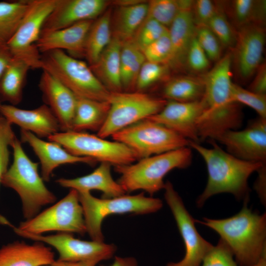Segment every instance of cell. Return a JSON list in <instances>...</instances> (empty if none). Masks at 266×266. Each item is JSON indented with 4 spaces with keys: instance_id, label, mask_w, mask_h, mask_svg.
I'll return each instance as SVG.
<instances>
[{
    "instance_id": "1",
    "label": "cell",
    "mask_w": 266,
    "mask_h": 266,
    "mask_svg": "<svg viewBox=\"0 0 266 266\" xmlns=\"http://www.w3.org/2000/svg\"><path fill=\"white\" fill-rule=\"evenodd\" d=\"M210 142L212 147L209 148L189 141V147L203 159L208 173L207 182L197 200V206L202 207L207 199L220 193H230L237 200L248 202L249 177L266 164L239 159L222 149L215 141Z\"/></svg>"
},
{
    "instance_id": "2",
    "label": "cell",
    "mask_w": 266,
    "mask_h": 266,
    "mask_svg": "<svg viewBox=\"0 0 266 266\" xmlns=\"http://www.w3.org/2000/svg\"><path fill=\"white\" fill-rule=\"evenodd\" d=\"M248 202L236 214L223 219L203 218L198 222L219 234L238 266H251L266 255V215L253 212Z\"/></svg>"
},
{
    "instance_id": "3",
    "label": "cell",
    "mask_w": 266,
    "mask_h": 266,
    "mask_svg": "<svg viewBox=\"0 0 266 266\" xmlns=\"http://www.w3.org/2000/svg\"><path fill=\"white\" fill-rule=\"evenodd\" d=\"M11 148L13 162L2 176L1 184L19 195L23 217L28 220L39 213L42 207L54 203L57 198L45 186L38 172V164L28 157L16 137Z\"/></svg>"
},
{
    "instance_id": "4",
    "label": "cell",
    "mask_w": 266,
    "mask_h": 266,
    "mask_svg": "<svg viewBox=\"0 0 266 266\" xmlns=\"http://www.w3.org/2000/svg\"><path fill=\"white\" fill-rule=\"evenodd\" d=\"M192 161L190 147H184L115 167L120 174L118 182L125 192L144 191L152 196L164 189L165 176L175 168H186Z\"/></svg>"
},
{
    "instance_id": "5",
    "label": "cell",
    "mask_w": 266,
    "mask_h": 266,
    "mask_svg": "<svg viewBox=\"0 0 266 266\" xmlns=\"http://www.w3.org/2000/svg\"><path fill=\"white\" fill-rule=\"evenodd\" d=\"M41 69L71 91L76 96L107 101L110 92L98 79L90 66L62 50L41 54Z\"/></svg>"
},
{
    "instance_id": "6",
    "label": "cell",
    "mask_w": 266,
    "mask_h": 266,
    "mask_svg": "<svg viewBox=\"0 0 266 266\" xmlns=\"http://www.w3.org/2000/svg\"><path fill=\"white\" fill-rule=\"evenodd\" d=\"M83 211L87 233L92 240L103 241L101 226L105 218L114 214H146L155 212L163 206L158 198L147 197L144 193L124 195L110 199H99L90 192L78 193Z\"/></svg>"
},
{
    "instance_id": "7",
    "label": "cell",
    "mask_w": 266,
    "mask_h": 266,
    "mask_svg": "<svg viewBox=\"0 0 266 266\" xmlns=\"http://www.w3.org/2000/svg\"><path fill=\"white\" fill-rule=\"evenodd\" d=\"M232 54L231 50L215 65L200 75L204 92L201 100L204 109L200 119L209 125L224 124L230 120L236 110L231 100Z\"/></svg>"
},
{
    "instance_id": "8",
    "label": "cell",
    "mask_w": 266,
    "mask_h": 266,
    "mask_svg": "<svg viewBox=\"0 0 266 266\" xmlns=\"http://www.w3.org/2000/svg\"><path fill=\"white\" fill-rule=\"evenodd\" d=\"M109 109L105 121L97 135L106 138L159 112L166 100L142 92H110Z\"/></svg>"
},
{
    "instance_id": "9",
    "label": "cell",
    "mask_w": 266,
    "mask_h": 266,
    "mask_svg": "<svg viewBox=\"0 0 266 266\" xmlns=\"http://www.w3.org/2000/svg\"><path fill=\"white\" fill-rule=\"evenodd\" d=\"M113 140L129 147L137 160L189 146V141L164 125L147 118L116 133Z\"/></svg>"
},
{
    "instance_id": "10",
    "label": "cell",
    "mask_w": 266,
    "mask_h": 266,
    "mask_svg": "<svg viewBox=\"0 0 266 266\" xmlns=\"http://www.w3.org/2000/svg\"><path fill=\"white\" fill-rule=\"evenodd\" d=\"M47 139L59 143L73 155L91 158L115 167L129 165L137 160L134 153L124 144L85 132H60Z\"/></svg>"
},
{
    "instance_id": "11",
    "label": "cell",
    "mask_w": 266,
    "mask_h": 266,
    "mask_svg": "<svg viewBox=\"0 0 266 266\" xmlns=\"http://www.w3.org/2000/svg\"><path fill=\"white\" fill-rule=\"evenodd\" d=\"M17 228L34 234L57 231L83 235L87 231L78 193L70 189L62 199L32 218L21 222Z\"/></svg>"
},
{
    "instance_id": "12",
    "label": "cell",
    "mask_w": 266,
    "mask_h": 266,
    "mask_svg": "<svg viewBox=\"0 0 266 266\" xmlns=\"http://www.w3.org/2000/svg\"><path fill=\"white\" fill-rule=\"evenodd\" d=\"M57 0H29L27 10L7 46L13 57L27 63L31 69H41V54L35 44L43 23Z\"/></svg>"
},
{
    "instance_id": "13",
    "label": "cell",
    "mask_w": 266,
    "mask_h": 266,
    "mask_svg": "<svg viewBox=\"0 0 266 266\" xmlns=\"http://www.w3.org/2000/svg\"><path fill=\"white\" fill-rule=\"evenodd\" d=\"M10 226L18 235L35 241L47 244L58 252V260L67 262L97 260L100 262L111 258L116 247L103 241H85L75 238L71 233L60 232L54 234H34L22 231L7 220L4 224Z\"/></svg>"
},
{
    "instance_id": "14",
    "label": "cell",
    "mask_w": 266,
    "mask_h": 266,
    "mask_svg": "<svg viewBox=\"0 0 266 266\" xmlns=\"http://www.w3.org/2000/svg\"><path fill=\"white\" fill-rule=\"evenodd\" d=\"M165 199L176 221L184 241L185 253L178 262H170L166 266H200L213 245L204 239L197 231L196 220L186 208L172 183L167 181L164 188Z\"/></svg>"
},
{
    "instance_id": "15",
    "label": "cell",
    "mask_w": 266,
    "mask_h": 266,
    "mask_svg": "<svg viewBox=\"0 0 266 266\" xmlns=\"http://www.w3.org/2000/svg\"><path fill=\"white\" fill-rule=\"evenodd\" d=\"M235 44L231 51L232 66L237 78L246 82L261 65L266 41L265 27L249 24L236 30Z\"/></svg>"
},
{
    "instance_id": "16",
    "label": "cell",
    "mask_w": 266,
    "mask_h": 266,
    "mask_svg": "<svg viewBox=\"0 0 266 266\" xmlns=\"http://www.w3.org/2000/svg\"><path fill=\"white\" fill-rule=\"evenodd\" d=\"M214 141L223 144L226 151L239 159L266 164V119L258 117L242 130H228Z\"/></svg>"
},
{
    "instance_id": "17",
    "label": "cell",
    "mask_w": 266,
    "mask_h": 266,
    "mask_svg": "<svg viewBox=\"0 0 266 266\" xmlns=\"http://www.w3.org/2000/svg\"><path fill=\"white\" fill-rule=\"evenodd\" d=\"M109 3L105 0H57L43 23L41 33L94 20L104 12Z\"/></svg>"
},
{
    "instance_id": "18",
    "label": "cell",
    "mask_w": 266,
    "mask_h": 266,
    "mask_svg": "<svg viewBox=\"0 0 266 266\" xmlns=\"http://www.w3.org/2000/svg\"><path fill=\"white\" fill-rule=\"evenodd\" d=\"M203 109L201 100L191 102L166 100L159 112L148 118L164 125L189 141L200 143L198 123Z\"/></svg>"
},
{
    "instance_id": "19",
    "label": "cell",
    "mask_w": 266,
    "mask_h": 266,
    "mask_svg": "<svg viewBox=\"0 0 266 266\" xmlns=\"http://www.w3.org/2000/svg\"><path fill=\"white\" fill-rule=\"evenodd\" d=\"M0 114L11 125L39 138H48L61 131L57 118L45 104L29 110L0 102Z\"/></svg>"
},
{
    "instance_id": "20",
    "label": "cell",
    "mask_w": 266,
    "mask_h": 266,
    "mask_svg": "<svg viewBox=\"0 0 266 266\" xmlns=\"http://www.w3.org/2000/svg\"><path fill=\"white\" fill-rule=\"evenodd\" d=\"M20 135V141L28 144L39 160L44 181H49L54 170L60 166L76 163L92 166L97 162L91 158L73 155L59 143L44 141L31 132L21 130Z\"/></svg>"
},
{
    "instance_id": "21",
    "label": "cell",
    "mask_w": 266,
    "mask_h": 266,
    "mask_svg": "<svg viewBox=\"0 0 266 266\" xmlns=\"http://www.w3.org/2000/svg\"><path fill=\"white\" fill-rule=\"evenodd\" d=\"M194 0H181V8L168 29L171 44V55L167 64L170 70L186 69V60L191 43L196 36L192 8Z\"/></svg>"
},
{
    "instance_id": "22",
    "label": "cell",
    "mask_w": 266,
    "mask_h": 266,
    "mask_svg": "<svg viewBox=\"0 0 266 266\" xmlns=\"http://www.w3.org/2000/svg\"><path fill=\"white\" fill-rule=\"evenodd\" d=\"M39 88L44 100L57 118L61 132L71 130L76 96L48 72L42 70Z\"/></svg>"
},
{
    "instance_id": "23",
    "label": "cell",
    "mask_w": 266,
    "mask_h": 266,
    "mask_svg": "<svg viewBox=\"0 0 266 266\" xmlns=\"http://www.w3.org/2000/svg\"><path fill=\"white\" fill-rule=\"evenodd\" d=\"M93 21H85L66 28L40 33L35 46L40 54L54 50H66L83 56L86 39Z\"/></svg>"
},
{
    "instance_id": "24",
    "label": "cell",
    "mask_w": 266,
    "mask_h": 266,
    "mask_svg": "<svg viewBox=\"0 0 266 266\" xmlns=\"http://www.w3.org/2000/svg\"><path fill=\"white\" fill-rule=\"evenodd\" d=\"M111 165L100 164L91 173L74 178H61L56 180L62 187L74 189L78 193L98 190L102 193V198L110 199L125 195L126 192L111 175Z\"/></svg>"
},
{
    "instance_id": "25",
    "label": "cell",
    "mask_w": 266,
    "mask_h": 266,
    "mask_svg": "<svg viewBox=\"0 0 266 266\" xmlns=\"http://www.w3.org/2000/svg\"><path fill=\"white\" fill-rule=\"evenodd\" d=\"M55 260L51 247L39 241H16L0 248V266H44Z\"/></svg>"
},
{
    "instance_id": "26",
    "label": "cell",
    "mask_w": 266,
    "mask_h": 266,
    "mask_svg": "<svg viewBox=\"0 0 266 266\" xmlns=\"http://www.w3.org/2000/svg\"><path fill=\"white\" fill-rule=\"evenodd\" d=\"M121 41L112 36L97 62L90 66L98 79L110 92L123 91L120 74Z\"/></svg>"
},
{
    "instance_id": "27",
    "label": "cell",
    "mask_w": 266,
    "mask_h": 266,
    "mask_svg": "<svg viewBox=\"0 0 266 266\" xmlns=\"http://www.w3.org/2000/svg\"><path fill=\"white\" fill-rule=\"evenodd\" d=\"M147 2L142 1L132 4L118 5L111 15L112 36L121 42L133 39L147 17Z\"/></svg>"
},
{
    "instance_id": "28",
    "label": "cell",
    "mask_w": 266,
    "mask_h": 266,
    "mask_svg": "<svg viewBox=\"0 0 266 266\" xmlns=\"http://www.w3.org/2000/svg\"><path fill=\"white\" fill-rule=\"evenodd\" d=\"M109 109L108 101H99L76 96L70 131L98 132L105 121Z\"/></svg>"
},
{
    "instance_id": "29",
    "label": "cell",
    "mask_w": 266,
    "mask_h": 266,
    "mask_svg": "<svg viewBox=\"0 0 266 266\" xmlns=\"http://www.w3.org/2000/svg\"><path fill=\"white\" fill-rule=\"evenodd\" d=\"M220 2L229 20L236 30L249 24L265 26L266 0H234Z\"/></svg>"
},
{
    "instance_id": "30",
    "label": "cell",
    "mask_w": 266,
    "mask_h": 266,
    "mask_svg": "<svg viewBox=\"0 0 266 266\" xmlns=\"http://www.w3.org/2000/svg\"><path fill=\"white\" fill-rule=\"evenodd\" d=\"M29 66L13 57L0 80V99L16 106L22 100Z\"/></svg>"
},
{
    "instance_id": "31",
    "label": "cell",
    "mask_w": 266,
    "mask_h": 266,
    "mask_svg": "<svg viewBox=\"0 0 266 266\" xmlns=\"http://www.w3.org/2000/svg\"><path fill=\"white\" fill-rule=\"evenodd\" d=\"M111 11L103 12L94 20L85 41L84 55L89 65L94 64L112 37Z\"/></svg>"
},
{
    "instance_id": "32",
    "label": "cell",
    "mask_w": 266,
    "mask_h": 266,
    "mask_svg": "<svg viewBox=\"0 0 266 266\" xmlns=\"http://www.w3.org/2000/svg\"><path fill=\"white\" fill-rule=\"evenodd\" d=\"M204 92L201 75H181L169 79L163 90V99L166 100L191 102L202 100Z\"/></svg>"
},
{
    "instance_id": "33",
    "label": "cell",
    "mask_w": 266,
    "mask_h": 266,
    "mask_svg": "<svg viewBox=\"0 0 266 266\" xmlns=\"http://www.w3.org/2000/svg\"><path fill=\"white\" fill-rule=\"evenodd\" d=\"M145 60L133 38L121 42L120 74L123 91H133L138 74Z\"/></svg>"
},
{
    "instance_id": "34",
    "label": "cell",
    "mask_w": 266,
    "mask_h": 266,
    "mask_svg": "<svg viewBox=\"0 0 266 266\" xmlns=\"http://www.w3.org/2000/svg\"><path fill=\"white\" fill-rule=\"evenodd\" d=\"M29 0L0 1V46H7L18 29Z\"/></svg>"
},
{
    "instance_id": "35",
    "label": "cell",
    "mask_w": 266,
    "mask_h": 266,
    "mask_svg": "<svg viewBox=\"0 0 266 266\" xmlns=\"http://www.w3.org/2000/svg\"><path fill=\"white\" fill-rule=\"evenodd\" d=\"M218 10L206 26L217 38L223 48L232 50L236 38V30L226 15L221 2H217Z\"/></svg>"
},
{
    "instance_id": "36",
    "label": "cell",
    "mask_w": 266,
    "mask_h": 266,
    "mask_svg": "<svg viewBox=\"0 0 266 266\" xmlns=\"http://www.w3.org/2000/svg\"><path fill=\"white\" fill-rule=\"evenodd\" d=\"M147 18L168 29L181 8V0H152L147 2Z\"/></svg>"
},
{
    "instance_id": "37",
    "label": "cell",
    "mask_w": 266,
    "mask_h": 266,
    "mask_svg": "<svg viewBox=\"0 0 266 266\" xmlns=\"http://www.w3.org/2000/svg\"><path fill=\"white\" fill-rule=\"evenodd\" d=\"M170 69L167 65L145 60L138 74L135 85L136 91L142 92L165 78Z\"/></svg>"
},
{
    "instance_id": "38",
    "label": "cell",
    "mask_w": 266,
    "mask_h": 266,
    "mask_svg": "<svg viewBox=\"0 0 266 266\" xmlns=\"http://www.w3.org/2000/svg\"><path fill=\"white\" fill-rule=\"evenodd\" d=\"M232 101L243 104L253 109L259 117L266 119V95L258 94L244 89L237 84L233 83L231 90Z\"/></svg>"
},
{
    "instance_id": "39",
    "label": "cell",
    "mask_w": 266,
    "mask_h": 266,
    "mask_svg": "<svg viewBox=\"0 0 266 266\" xmlns=\"http://www.w3.org/2000/svg\"><path fill=\"white\" fill-rule=\"evenodd\" d=\"M142 52L146 61L167 65L171 55L168 31L146 46Z\"/></svg>"
},
{
    "instance_id": "40",
    "label": "cell",
    "mask_w": 266,
    "mask_h": 266,
    "mask_svg": "<svg viewBox=\"0 0 266 266\" xmlns=\"http://www.w3.org/2000/svg\"><path fill=\"white\" fill-rule=\"evenodd\" d=\"M168 29L156 21L146 18L135 33L133 39L142 51L158 39Z\"/></svg>"
},
{
    "instance_id": "41",
    "label": "cell",
    "mask_w": 266,
    "mask_h": 266,
    "mask_svg": "<svg viewBox=\"0 0 266 266\" xmlns=\"http://www.w3.org/2000/svg\"><path fill=\"white\" fill-rule=\"evenodd\" d=\"M196 37L210 61L216 62L221 59L223 47L206 26H196Z\"/></svg>"
},
{
    "instance_id": "42",
    "label": "cell",
    "mask_w": 266,
    "mask_h": 266,
    "mask_svg": "<svg viewBox=\"0 0 266 266\" xmlns=\"http://www.w3.org/2000/svg\"><path fill=\"white\" fill-rule=\"evenodd\" d=\"M200 266H238L227 244L221 239L204 257Z\"/></svg>"
},
{
    "instance_id": "43",
    "label": "cell",
    "mask_w": 266,
    "mask_h": 266,
    "mask_svg": "<svg viewBox=\"0 0 266 266\" xmlns=\"http://www.w3.org/2000/svg\"><path fill=\"white\" fill-rule=\"evenodd\" d=\"M11 124L0 115V184L2 176L8 168L9 147L16 137Z\"/></svg>"
},
{
    "instance_id": "44",
    "label": "cell",
    "mask_w": 266,
    "mask_h": 266,
    "mask_svg": "<svg viewBox=\"0 0 266 266\" xmlns=\"http://www.w3.org/2000/svg\"><path fill=\"white\" fill-rule=\"evenodd\" d=\"M210 65L209 59L195 36L187 53L186 69L196 73H199L200 75L209 69Z\"/></svg>"
},
{
    "instance_id": "45",
    "label": "cell",
    "mask_w": 266,
    "mask_h": 266,
    "mask_svg": "<svg viewBox=\"0 0 266 266\" xmlns=\"http://www.w3.org/2000/svg\"><path fill=\"white\" fill-rule=\"evenodd\" d=\"M218 10L217 2L210 0H194L192 12L196 26H206Z\"/></svg>"
},
{
    "instance_id": "46",
    "label": "cell",
    "mask_w": 266,
    "mask_h": 266,
    "mask_svg": "<svg viewBox=\"0 0 266 266\" xmlns=\"http://www.w3.org/2000/svg\"><path fill=\"white\" fill-rule=\"evenodd\" d=\"M255 77L249 85V91L266 95V65L263 62L254 74Z\"/></svg>"
},
{
    "instance_id": "47",
    "label": "cell",
    "mask_w": 266,
    "mask_h": 266,
    "mask_svg": "<svg viewBox=\"0 0 266 266\" xmlns=\"http://www.w3.org/2000/svg\"><path fill=\"white\" fill-rule=\"evenodd\" d=\"M257 172L258 177L255 184V189L261 200L264 202L266 200V164L264 165Z\"/></svg>"
},
{
    "instance_id": "48",
    "label": "cell",
    "mask_w": 266,
    "mask_h": 266,
    "mask_svg": "<svg viewBox=\"0 0 266 266\" xmlns=\"http://www.w3.org/2000/svg\"><path fill=\"white\" fill-rule=\"evenodd\" d=\"M13 58L7 46H0V80Z\"/></svg>"
},
{
    "instance_id": "49",
    "label": "cell",
    "mask_w": 266,
    "mask_h": 266,
    "mask_svg": "<svg viewBox=\"0 0 266 266\" xmlns=\"http://www.w3.org/2000/svg\"><path fill=\"white\" fill-rule=\"evenodd\" d=\"M99 263L97 260L67 262L55 260L52 263L44 266H96Z\"/></svg>"
},
{
    "instance_id": "50",
    "label": "cell",
    "mask_w": 266,
    "mask_h": 266,
    "mask_svg": "<svg viewBox=\"0 0 266 266\" xmlns=\"http://www.w3.org/2000/svg\"><path fill=\"white\" fill-rule=\"evenodd\" d=\"M101 266H138L136 260L132 257H115L112 264Z\"/></svg>"
},
{
    "instance_id": "51",
    "label": "cell",
    "mask_w": 266,
    "mask_h": 266,
    "mask_svg": "<svg viewBox=\"0 0 266 266\" xmlns=\"http://www.w3.org/2000/svg\"><path fill=\"white\" fill-rule=\"evenodd\" d=\"M251 266H266V255L263 256L255 264Z\"/></svg>"
}]
</instances>
